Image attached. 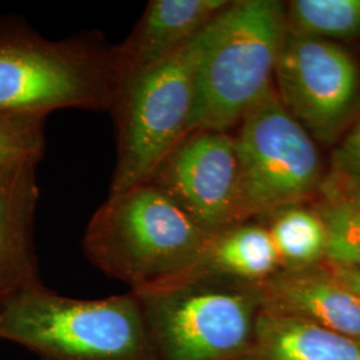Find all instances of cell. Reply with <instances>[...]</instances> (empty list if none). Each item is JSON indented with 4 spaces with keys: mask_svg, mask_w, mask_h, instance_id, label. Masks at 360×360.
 Returning a JSON list of instances; mask_svg holds the SVG:
<instances>
[{
    "mask_svg": "<svg viewBox=\"0 0 360 360\" xmlns=\"http://www.w3.org/2000/svg\"><path fill=\"white\" fill-rule=\"evenodd\" d=\"M211 233L171 198L144 181L112 193L94 214L84 251L104 274L142 291L200 267Z\"/></svg>",
    "mask_w": 360,
    "mask_h": 360,
    "instance_id": "obj_1",
    "label": "cell"
},
{
    "mask_svg": "<svg viewBox=\"0 0 360 360\" xmlns=\"http://www.w3.org/2000/svg\"><path fill=\"white\" fill-rule=\"evenodd\" d=\"M285 25L281 1L240 0L199 32L191 134L227 132L272 90Z\"/></svg>",
    "mask_w": 360,
    "mask_h": 360,
    "instance_id": "obj_2",
    "label": "cell"
},
{
    "mask_svg": "<svg viewBox=\"0 0 360 360\" xmlns=\"http://www.w3.org/2000/svg\"><path fill=\"white\" fill-rule=\"evenodd\" d=\"M0 338L44 360H159L132 291L83 300L31 284L0 311Z\"/></svg>",
    "mask_w": 360,
    "mask_h": 360,
    "instance_id": "obj_3",
    "label": "cell"
},
{
    "mask_svg": "<svg viewBox=\"0 0 360 360\" xmlns=\"http://www.w3.org/2000/svg\"><path fill=\"white\" fill-rule=\"evenodd\" d=\"M219 279L199 267L172 282L132 291L159 360H235L248 347L262 307L257 284Z\"/></svg>",
    "mask_w": 360,
    "mask_h": 360,
    "instance_id": "obj_4",
    "label": "cell"
},
{
    "mask_svg": "<svg viewBox=\"0 0 360 360\" xmlns=\"http://www.w3.org/2000/svg\"><path fill=\"white\" fill-rule=\"evenodd\" d=\"M120 86L116 49L0 38V112L47 116L60 108H114Z\"/></svg>",
    "mask_w": 360,
    "mask_h": 360,
    "instance_id": "obj_5",
    "label": "cell"
},
{
    "mask_svg": "<svg viewBox=\"0 0 360 360\" xmlns=\"http://www.w3.org/2000/svg\"><path fill=\"white\" fill-rule=\"evenodd\" d=\"M199 34L159 63L123 83L117 112V162L111 193L150 179L191 131Z\"/></svg>",
    "mask_w": 360,
    "mask_h": 360,
    "instance_id": "obj_6",
    "label": "cell"
},
{
    "mask_svg": "<svg viewBox=\"0 0 360 360\" xmlns=\"http://www.w3.org/2000/svg\"><path fill=\"white\" fill-rule=\"evenodd\" d=\"M239 166V221L295 203L321 178L311 135L269 91L240 120L233 138Z\"/></svg>",
    "mask_w": 360,
    "mask_h": 360,
    "instance_id": "obj_7",
    "label": "cell"
},
{
    "mask_svg": "<svg viewBox=\"0 0 360 360\" xmlns=\"http://www.w3.org/2000/svg\"><path fill=\"white\" fill-rule=\"evenodd\" d=\"M274 77L288 114L315 138L333 142L359 92V71L349 53L331 40L287 30Z\"/></svg>",
    "mask_w": 360,
    "mask_h": 360,
    "instance_id": "obj_8",
    "label": "cell"
},
{
    "mask_svg": "<svg viewBox=\"0 0 360 360\" xmlns=\"http://www.w3.org/2000/svg\"><path fill=\"white\" fill-rule=\"evenodd\" d=\"M147 181L208 233L239 223V166L235 141L227 132L190 134Z\"/></svg>",
    "mask_w": 360,
    "mask_h": 360,
    "instance_id": "obj_9",
    "label": "cell"
},
{
    "mask_svg": "<svg viewBox=\"0 0 360 360\" xmlns=\"http://www.w3.org/2000/svg\"><path fill=\"white\" fill-rule=\"evenodd\" d=\"M266 311L360 340V302L328 270L291 271L257 284Z\"/></svg>",
    "mask_w": 360,
    "mask_h": 360,
    "instance_id": "obj_10",
    "label": "cell"
},
{
    "mask_svg": "<svg viewBox=\"0 0 360 360\" xmlns=\"http://www.w3.org/2000/svg\"><path fill=\"white\" fill-rule=\"evenodd\" d=\"M37 165L0 171V311L13 296L38 283L31 239L39 199Z\"/></svg>",
    "mask_w": 360,
    "mask_h": 360,
    "instance_id": "obj_11",
    "label": "cell"
},
{
    "mask_svg": "<svg viewBox=\"0 0 360 360\" xmlns=\"http://www.w3.org/2000/svg\"><path fill=\"white\" fill-rule=\"evenodd\" d=\"M230 3L227 0L150 1L132 35L116 49L122 86L135 74L179 50Z\"/></svg>",
    "mask_w": 360,
    "mask_h": 360,
    "instance_id": "obj_12",
    "label": "cell"
},
{
    "mask_svg": "<svg viewBox=\"0 0 360 360\" xmlns=\"http://www.w3.org/2000/svg\"><path fill=\"white\" fill-rule=\"evenodd\" d=\"M235 360H360V340L260 307L252 339Z\"/></svg>",
    "mask_w": 360,
    "mask_h": 360,
    "instance_id": "obj_13",
    "label": "cell"
},
{
    "mask_svg": "<svg viewBox=\"0 0 360 360\" xmlns=\"http://www.w3.org/2000/svg\"><path fill=\"white\" fill-rule=\"evenodd\" d=\"M278 264L279 257L269 230L238 223L211 233L200 267L255 284L269 279Z\"/></svg>",
    "mask_w": 360,
    "mask_h": 360,
    "instance_id": "obj_14",
    "label": "cell"
},
{
    "mask_svg": "<svg viewBox=\"0 0 360 360\" xmlns=\"http://www.w3.org/2000/svg\"><path fill=\"white\" fill-rule=\"evenodd\" d=\"M269 232L279 263H284L291 271L311 269L326 257V224L321 215L306 208L294 207L281 211Z\"/></svg>",
    "mask_w": 360,
    "mask_h": 360,
    "instance_id": "obj_15",
    "label": "cell"
},
{
    "mask_svg": "<svg viewBox=\"0 0 360 360\" xmlns=\"http://www.w3.org/2000/svg\"><path fill=\"white\" fill-rule=\"evenodd\" d=\"M285 23L290 31L315 38H360V0H294Z\"/></svg>",
    "mask_w": 360,
    "mask_h": 360,
    "instance_id": "obj_16",
    "label": "cell"
},
{
    "mask_svg": "<svg viewBox=\"0 0 360 360\" xmlns=\"http://www.w3.org/2000/svg\"><path fill=\"white\" fill-rule=\"evenodd\" d=\"M44 115L0 112V171L38 163L44 150Z\"/></svg>",
    "mask_w": 360,
    "mask_h": 360,
    "instance_id": "obj_17",
    "label": "cell"
},
{
    "mask_svg": "<svg viewBox=\"0 0 360 360\" xmlns=\"http://www.w3.org/2000/svg\"><path fill=\"white\" fill-rule=\"evenodd\" d=\"M321 218L327 230L326 257L330 263L360 267V205L330 203Z\"/></svg>",
    "mask_w": 360,
    "mask_h": 360,
    "instance_id": "obj_18",
    "label": "cell"
},
{
    "mask_svg": "<svg viewBox=\"0 0 360 360\" xmlns=\"http://www.w3.org/2000/svg\"><path fill=\"white\" fill-rule=\"evenodd\" d=\"M327 193L331 203L360 205V119L335 150Z\"/></svg>",
    "mask_w": 360,
    "mask_h": 360,
    "instance_id": "obj_19",
    "label": "cell"
},
{
    "mask_svg": "<svg viewBox=\"0 0 360 360\" xmlns=\"http://www.w3.org/2000/svg\"><path fill=\"white\" fill-rule=\"evenodd\" d=\"M335 278L351 291L360 302V267L339 266L330 263V269Z\"/></svg>",
    "mask_w": 360,
    "mask_h": 360,
    "instance_id": "obj_20",
    "label": "cell"
}]
</instances>
